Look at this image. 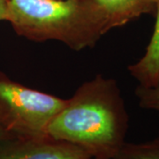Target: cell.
<instances>
[{
  "label": "cell",
  "mask_w": 159,
  "mask_h": 159,
  "mask_svg": "<svg viewBox=\"0 0 159 159\" xmlns=\"http://www.w3.org/2000/svg\"><path fill=\"white\" fill-rule=\"evenodd\" d=\"M66 99L22 85L0 72V127L12 137L46 134Z\"/></svg>",
  "instance_id": "3957f363"
},
{
  "label": "cell",
  "mask_w": 159,
  "mask_h": 159,
  "mask_svg": "<svg viewBox=\"0 0 159 159\" xmlns=\"http://www.w3.org/2000/svg\"><path fill=\"white\" fill-rule=\"evenodd\" d=\"M115 159H159V136L145 142H125Z\"/></svg>",
  "instance_id": "52a82bcc"
},
{
  "label": "cell",
  "mask_w": 159,
  "mask_h": 159,
  "mask_svg": "<svg viewBox=\"0 0 159 159\" xmlns=\"http://www.w3.org/2000/svg\"><path fill=\"white\" fill-rule=\"evenodd\" d=\"M90 159H105V158H100V157H91Z\"/></svg>",
  "instance_id": "8fae6325"
},
{
  "label": "cell",
  "mask_w": 159,
  "mask_h": 159,
  "mask_svg": "<svg viewBox=\"0 0 159 159\" xmlns=\"http://www.w3.org/2000/svg\"><path fill=\"white\" fill-rule=\"evenodd\" d=\"M135 96L142 109L155 111L159 114V78L151 87L137 86Z\"/></svg>",
  "instance_id": "ba28073f"
},
{
  "label": "cell",
  "mask_w": 159,
  "mask_h": 159,
  "mask_svg": "<svg viewBox=\"0 0 159 159\" xmlns=\"http://www.w3.org/2000/svg\"><path fill=\"white\" fill-rule=\"evenodd\" d=\"M10 138H13V137L10 135L8 133H6L2 127H0V141L6 140V139H10Z\"/></svg>",
  "instance_id": "30bf717a"
},
{
  "label": "cell",
  "mask_w": 159,
  "mask_h": 159,
  "mask_svg": "<svg viewBox=\"0 0 159 159\" xmlns=\"http://www.w3.org/2000/svg\"><path fill=\"white\" fill-rule=\"evenodd\" d=\"M109 29L119 28L144 14L155 16L159 0H93Z\"/></svg>",
  "instance_id": "5b68a950"
},
{
  "label": "cell",
  "mask_w": 159,
  "mask_h": 159,
  "mask_svg": "<svg viewBox=\"0 0 159 159\" xmlns=\"http://www.w3.org/2000/svg\"><path fill=\"white\" fill-rule=\"evenodd\" d=\"M9 0H0V21H6Z\"/></svg>",
  "instance_id": "9c48e42d"
},
{
  "label": "cell",
  "mask_w": 159,
  "mask_h": 159,
  "mask_svg": "<svg viewBox=\"0 0 159 159\" xmlns=\"http://www.w3.org/2000/svg\"><path fill=\"white\" fill-rule=\"evenodd\" d=\"M6 21L27 39L58 41L76 51L110 31L93 0H9Z\"/></svg>",
  "instance_id": "7a4b0ae2"
},
{
  "label": "cell",
  "mask_w": 159,
  "mask_h": 159,
  "mask_svg": "<svg viewBox=\"0 0 159 159\" xmlns=\"http://www.w3.org/2000/svg\"><path fill=\"white\" fill-rule=\"evenodd\" d=\"M90 154L74 144L47 134L13 137L0 141V159H90Z\"/></svg>",
  "instance_id": "277c9868"
},
{
  "label": "cell",
  "mask_w": 159,
  "mask_h": 159,
  "mask_svg": "<svg viewBox=\"0 0 159 159\" xmlns=\"http://www.w3.org/2000/svg\"><path fill=\"white\" fill-rule=\"evenodd\" d=\"M155 17L153 34L144 55L128 66L131 76L138 81V85L143 87L153 86L159 78V2Z\"/></svg>",
  "instance_id": "8992f818"
},
{
  "label": "cell",
  "mask_w": 159,
  "mask_h": 159,
  "mask_svg": "<svg viewBox=\"0 0 159 159\" xmlns=\"http://www.w3.org/2000/svg\"><path fill=\"white\" fill-rule=\"evenodd\" d=\"M129 116L118 82L97 74L66 99L46 134L79 146L92 157L114 159L125 142Z\"/></svg>",
  "instance_id": "6da1fadb"
}]
</instances>
